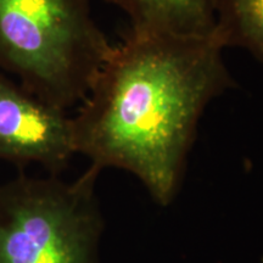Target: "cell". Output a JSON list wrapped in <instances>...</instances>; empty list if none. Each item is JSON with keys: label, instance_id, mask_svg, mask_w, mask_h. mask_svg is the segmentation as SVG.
I'll return each mask as SVG.
<instances>
[{"label": "cell", "instance_id": "cell-4", "mask_svg": "<svg viewBox=\"0 0 263 263\" xmlns=\"http://www.w3.org/2000/svg\"><path fill=\"white\" fill-rule=\"evenodd\" d=\"M76 154L72 117L0 71V160L37 163L51 174Z\"/></svg>", "mask_w": 263, "mask_h": 263}, {"label": "cell", "instance_id": "cell-6", "mask_svg": "<svg viewBox=\"0 0 263 263\" xmlns=\"http://www.w3.org/2000/svg\"><path fill=\"white\" fill-rule=\"evenodd\" d=\"M213 35L223 48H241L263 64V0H216Z\"/></svg>", "mask_w": 263, "mask_h": 263}, {"label": "cell", "instance_id": "cell-5", "mask_svg": "<svg viewBox=\"0 0 263 263\" xmlns=\"http://www.w3.org/2000/svg\"><path fill=\"white\" fill-rule=\"evenodd\" d=\"M129 16L132 32L178 37H210L216 0H104Z\"/></svg>", "mask_w": 263, "mask_h": 263}, {"label": "cell", "instance_id": "cell-3", "mask_svg": "<svg viewBox=\"0 0 263 263\" xmlns=\"http://www.w3.org/2000/svg\"><path fill=\"white\" fill-rule=\"evenodd\" d=\"M101 171L73 182L22 174L0 185V263H99Z\"/></svg>", "mask_w": 263, "mask_h": 263}, {"label": "cell", "instance_id": "cell-1", "mask_svg": "<svg viewBox=\"0 0 263 263\" xmlns=\"http://www.w3.org/2000/svg\"><path fill=\"white\" fill-rule=\"evenodd\" d=\"M221 43L132 32L112 45L72 117L76 154L136 176L161 206L178 195L197 124L234 87Z\"/></svg>", "mask_w": 263, "mask_h": 263}, {"label": "cell", "instance_id": "cell-2", "mask_svg": "<svg viewBox=\"0 0 263 263\" xmlns=\"http://www.w3.org/2000/svg\"><path fill=\"white\" fill-rule=\"evenodd\" d=\"M91 0H0V71L67 110L87 97L112 45Z\"/></svg>", "mask_w": 263, "mask_h": 263}]
</instances>
